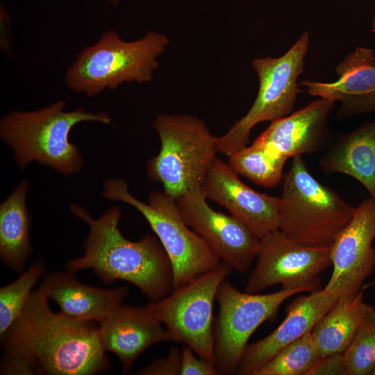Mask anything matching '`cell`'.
Returning <instances> with one entry per match:
<instances>
[{
    "mask_svg": "<svg viewBox=\"0 0 375 375\" xmlns=\"http://www.w3.org/2000/svg\"><path fill=\"white\" fill-rule=\"evenodd\" d=\"M43 288L33 290L19 317L0 337L3 375H94L110 360L98 323L53 312Z\"/></svg>",
    "mask_w": 375,
    "mask_h": 375,
    "instance_id": "obj_1",
    "label": "cell"
},
{
    "mask_svg": "<svg viewBox=\"0 0 375 375\" xmlns=\"http://www.w3.org/2000/svg\"><path fill=\"white\" fill-rule=\"evenodd\" d=\"M69 210L88 225L89 233L84 254L66 263L68 271L92 269L105 284L126 281L151 301L172 291V264L158 238L147 234L136 242L124 238L119 228L122 210L117 206L107 209L97 219L78 204L69 205Z\"/></svg>",
    "mask_w": 375,
    "mask_h": 375,
    "instance_id": "obj_2",
    "label": "cell"
},
{
    "mask_svg": "<svg viewBox=\"0 0 375 375\" xmlns=\"http://www.w3.org/2000/svg\"><path fill=\"white\" fill-rule=\"evenodd\" d=\"M66 106L59 100L35 110L11 111L1 119L0 138L12 149L19 168L37 162L67 176L81 171L82 155L69 140L72 128L85 122L109 125L112 118L83 108L67 111Z\"/></svg>",
    "mask_w": 375,
    "mask_h": 375,
    "instance_id": "obj_3",
    "label": "cell"
},
{
    "mask_svg": "<svg viewBox=\"0 0 375 375\" xmlns=\"http://www.w3.org/2000/svg\"><path fill=\"white\" fill-rule=\"evenodd\" d=\"M169 44L167 36L156 31L125 41L115 30H107L94 44L81 50L64 82L72 91L90 97L124 83H149L159 66L158 58Z\"/></svg>",
    "mask_w": 375,
    "mask_h": 375,
    "instance_id": "obj_4",
    "label": "cell"
},
{
    "mask_svg": "<svg viewBox=\"0 0 375 375\" xmlns=\"http://www.w3.org/2000/svg\"><path fill=\"white\" fill-rule=\"evenodd\" d=\"M283 179L279 229L302 244L331 247L355 208L317 180L302 156L293 158Z\"/></svg>",
    "mask_w": 375,
    "mask_h": 375,
    "instance_id": "obj_5",
    "label": "cell"
},
{
    "mask_svg": "<svg viewBox=\"0 0 375 375\" xmlns=\"http://www.w3.org/2000/svg\"><path fill=\"white\" fill-rule=\"evenodd\" d=\"M121 178L103 183V197L137 209L146 219L171 262L173 290L187 285L217 267L222 261L207 242L184 221L174 198L153 190L144 203L133 197Z\"/></svg>",
    "mask_w": 375,
    "mask_h": 375,
    "instance_id": "obj_6",
    "label": "cell"
},
{
    "mask_svg": "<svg viewBox=\"0 0 375 375\" xmlns=\"http://www.w3.org/2000/svg\"><path fill=\"white\" fill-rule=\"evenodd\" d=\"M153 127L160 149L148 163L149 176L174 199L202 185L217 158V137L201 119L187 115H159Z\"/></svg>",
    "mask_w": 375,
    "mask_h": 375,
    "instance_id": "obj_7",
    "label": "cell"
},
{
    "mask_svg": "<svg viewBox=\"0 0 375 375\" xmlns=\"http://www.w3.org/2000/svg\"><path fill=\"white\" fill-rule=\"evenodd\" d=\"M310 39L303 32L290 49L278 58H256L252 67L259 80L256 98L247 112L224 135L217 137L218 152L231 156L247 146L252 128L289 115L302 92L298 78L304 72Z\"/></svg>",
    "mask_w": 375,
    "mask_h": 375,
    "instance_id": "obj_8",
    "label": "cell"
},
{
    "mask_svg": "<svg viewBox=\"0 0 375 375\" xmlns=\"http://www.w3.org/2000/svg\"><path fill=\"white\" fill-rule=\"evenodd\" d=\"M314 291L301 287L281 288L269 294L242 292L225 278L216 294L219 312L213 327L214 359L218 374H237L249 339L260 324L276 315L285 301L296 294Z\"/></svg>",
    "mask_w": 375,
    "mask_h": 375,
    "instance_id": "obj_9",
    "label": "cell"
},
{
    "mask_svg": "<svg viewBox=\"0 0 375 375\" xmlns=\"http://www.w3.org/2000/svg\"><path fill=\"white\" fill-rule=\"evenodd\" d=\"M232 269L224 262L147 306L165 324L170 340L182 342L215 362L213 304L221 283Z\"/></svg>",
    "mask_w": 375,
    "mask_h": 375,
    "instance_id": "obj_10",
    "label": "cell"
},
{
    "mask_svg": "<svg viewBox=\"0 0 375 375\" xmlns=\"http://www.w3.org/2000/svg\"><path fill=\"white\" fill-rule=\"evenodd\" d=\"M331 247L302 244L280 229L260 239L256 266L244 292L260 293L277 284L283 289H319V274L332 266Z\"/></svg>",
    "mask_w": 375,
    "mask_h": 375,
    "instance_id": "obj_11",
    "label": "cell"
},
{
    "mask_svg": "<svg viewBox=\"0 0 375 375\" xmlns=\"http://www.w3.org/2000/svg\"><path fill=\"white\" fill-rule=\"evenodd\" d=\"M206 199L202 185H199L175 200L184 221L203 238L220 260L245 274L257 257L260 238L237 217L213 210Z\"/></svg>",
    "mask_w": 375,
    "mask_h": 375,
    "instance_id": "obj_12",
    "label": "cell"
},
{
    "mask_svg": "<svg viewBox=\"0 0 375 375\" xmlns=\"http://www.w3.org/2000/svg\"><path fill=\"white\" fill-rule=\"evenodd\" d=\"M375 199L354 208L347 226L331 245L333 272L324 289L338 297L360 292L375 268Z\"/></svg>",
    "mask_w": 375,
    "mask_h": 375,
    "instance_id": "obj_13",
    "label": "cell"
},
{
    "mask_svg": "<svg viewBox=\"0 0 375 375\" xmlns=\"http://www.w3.org/2000/svg\"><path fill=\"white\" fill-rule=\"evenodd\" d=\"M202 190L206 198L226 208L260 239L279 229L280 198L251 189L219 158L212 162Z\"/></svg>",
    "mask_w": 375,
    "mask_h": 375,
    "instance_id": "obj_14",
    "label": "cell"
},
{
    "mask_svg": "<svg viewBox=\"0 0 375 375\" xmlns=\"http://www.w3.org/2000/svg\"><path fill=\"white\" fill-rule=\"evenodd\" d=\"M334 82L303 81L307 92L335 103L340 102L337 118L375 112V51L359 47L348 53L335 68Z\"/></svg>",
    "mask_w": 375,
    "mask_h": 375,
    "instance_id": "obj_15",
    "label": "cell"
},
{
    "mask_svg": "<svg viewBox=\"0 0 375 375\" xmlns=\"http://www.w3.org/2000/svg\"><path fill=\"white\" fill-rule=\"evenodd\" d=\"M339 297L324 288L295 298L286 309V316L269 335L248 344L237 372L253 375L281 350L312 331L318 321L335 304Z\"/></svg>",
    "mask_w": 375,
    "mask_h": 375,
    "instance_id": "obj_16",
    "label": "cell"
},
{
    "mask_svg": "<svg viewBox=\"0 0 375 375\" xmlns=\"http://www.w3.org/2000/svg\"><path fill=\"white\" fill-rule=\"evenodd\" d=\"M98 333L103 349L119 359L123 374L149 347L170 340L167 329L147 306L121 304L98 323Z\"/></svg>",
    "mask_w": 375,
    "mask_h": 375,
    "instance_id": "obj_17",
    "label": "cell"
},
{
    "mask_svg": "<svg viewBox=\"0 0 375 375\" xmlns=\"http://www.w3.org/2000/svg\"><path fill=\"white\" fill-rule=\"evenodd\" d=\"M335 103L319 98L306 106L273 121L254 140L271 153L287 159L319 149L327 134L328 118Z\"/></svg>",
    "mask_w": 375,
    "mask_h": 375,
    "instance_id": "obj_18",
    "label": "cell"
},
{
    "mask_svg": "<svg viewBox=\"0 0 375 375\" xmlns=\"http://www.w3.org/2000/svg\"><path fill=\"white\" fill-rule=\"evenodd\" d=\"M70 271L44 273L40 286L60 307V312L73 319L100 322L128 294L127 286L104 289L83 284Z\"/></svg>",
    "mask_w": 375,
    "mask_h": 375,
    "instance_id": "obj_19",
    "label": "cell"
},
{
    "mask_svg": "<svg viewBox=\"0 0 375 375\" xmlns=\"http://www.w3.org/2000/svg\"><path fill=\"white\" fill-rule=\"evenodd\" d=\"M327 174H344L360 183L375 199V119L344 135L322 157Z\"/></svg>",
    "mask_w": 375,
    "mask_h": 375,
    "instance_id": "obj_20",
    "label": "cell"
},
{
    "mask_svg": "<svg viewBox=\"0 0 375 375\" xmlns=\"http://www.w3.org/2000/svg\"><path fill=\"white\" fill-rule=\"evenodd\" d=\"M28 183L22 180L0 205V258L20 274L32 253L31 219L26 207Z\"/></svg>",
    "mask_w": 375,
    "mask_h": 375,
    "instance_id": "obj_21",
    "label": "cell"
},
{
    "mask_svg": "<svg viewBox=\"0 0 375 375\" xmlns=\"http://www.w3.org/2000/svg\"><path fill=\"white\" fill-rule=\"evenodd\" d=\"M371 306L364 301L362 290L339 297L311 331L321 356L343 353Z\"/></svg>",
    "mask_w": 375,
    "mask_h": 375,
    "instance_id": "obj_22",
    "label": "cell"
},
{
    "mask_svg": "<svg viewBox=\"0 0 375 375\" xmlns=\"http://www.w3.org/2000/svg\"><path fill=\"white\" fill-rule=\"evenodd\" d=\"M287 160L253 143L229 156L228 164L238 174L258 185L272 188L283 178V169Z\"/></svg>",
    "mask_w": 375,
    "mask_h": 375,
    "instance_id": "obj_23",
    "label": "cell"
},
{
    "mask_svg": "<svg viewBox=\"0 0 375 375\" xmlns=\"http://www.w3.org/2000/svg\"><path fill=\"white\" fill-rule=\"evenodd\" d=\"M44 272V260L38 258L16 280L0 288V337L19 317Z\"/></svg>",
    "mask_w": 375,
    "mask_h": 375,
    "instance_id": "obj_24",
    "label": "cell"
},
{
    "mask_svg": "<svg viewBox=\"0 0 375 375\" xmlns=\"http://www.w3.org/2000/svg\"><path fill=\"white\" fill-rule=\"evenodd\" d=\"M321 357L310 331L278 352L253 375H307Z\"/></svg>",
    "mask_w": 375,
    "mask_h": 375,
    "instance_id": "obj_25",
    "label": "cell"
},
{
    "mask_svg": "<svg viewBox=\"0 0 375 375\" xmlns=\"http://www.w3.org/2000/svg\"><path fill=\"white\" fill-rule=\"evenodd\" d=\"M347 375H372L375 368V308L372 306L342 353Z\"/></svg>",
    "mask_w": 375,
    "mask_h": 375,
    "instance_id": "obj_26",
    "label": "cell"
},
{
    "mask_svg": "<svg viewBox=\"0 0 375 375\" xmlns=\"http://www.w3.org/2000/svg\"><path fill=\"white\" fill-rule=\"evenodd\" d=\"M181 349L172 347L167 356L154 359L151 362L140 369L136 375H180Z\"/></svg>",
    "mask_w": 375,
    "mask_h": 375,
    "instance_id": "obj_27",
    "label": "cell"
},
{
    "mask_svg": "<svg viewBox=\"0 0 375 375\" xmlns=\"http://www.w3.org/2000/svg\"><path fill=\"white\" fill-rule=\"evenodd\" d=\"M190 347L183 345L181 349L180 375L218 374L215 363L203 357H197Z\"/></svg>",
    "mask_w": 375,
    "mask_h": 375,
    "instance_id": "obj_28",
    "label": "cell"
},
{
    "mask_svg": "<svg viewBox=\"0 0 375 375\" xmlns=\"http://www.w3.org/2000/svg\"><path fill=\"white\" fill-rule=\"evenodd\" d=\"M307 375H347L342 353L322 356Z\"/></svg>",
    "mask_w": 375,
    "mask_h": 375,
    "instance_id": "obj_29",
    "label": "cell"
},
{
    "mask_svg": "<svg viewBox=\"0 0 375 375\" xmlns=\"http://www.w3.org/2000/svg\"><path fill=\"white\" fill-rule=\"evenodd\" d=\"M372 26L373 30L375 31V13L372 20Z\"/></svg>",
    "mask_w": 375,
    "mask_h": 375,
    "instance_id": "obj_30",
    "label": "cell"
},
{
    "mask_svg": "<svg viewBox=\"0 0 375 375\" xmlns=\"http://www.w3.org/2000/svg\"><path fill=\"white\" fill-rule=\"evenodd\" d=\"M109 1L113 5H116L119 3V0H109Z\"/></svg>",
    "mask_w": 375,
    "mask_h": 375,
    "instance_id": "obj_31",
    "label": "cell"
},
{
    "mask_svg": "<svg viewBox=\"0 0 375 375\" xmlns=\"http://www.w3.org/2000/svg\"><path fill=\"white\" fill-rule=\"evenodd\" d=\"M373 284H375V280L374 281V282H372V283L369 284V286H371V285H372Z\"/></svg>",
    "mask_w": 375,
    "mask_h": 375,
    "instance_id": "obj_32",
    "label": "cell"
},
{
    "mask_svg": "<svg viewBox=\"0 0 375 375\" xmlns=\"http://www.w3.org/2000/svg\"><path fill=\"white\" fill-rule=\"evenodd\" d=\"M372 375H375V368H374V369L373 370Z\"/></svg>",
    "mask_w": 375,
    "mask_h": 375,
    "instance_id": "obj_33",
    "label": "cell"
}]
</instances>
